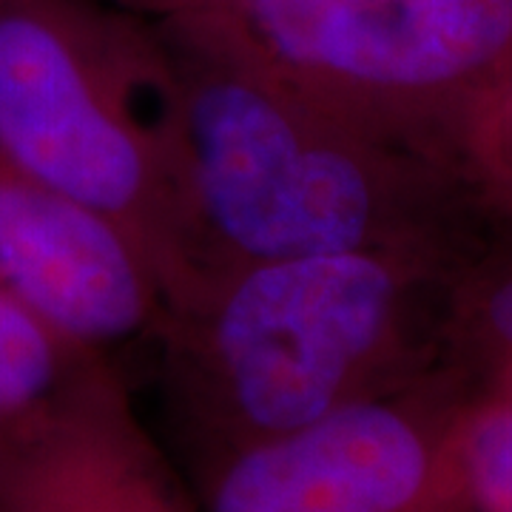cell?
<instances>
[{
  "label": "cell",
  "instance_id": "obj_11",
  "mask_svg": "<svg viewBox=\"0 0 512 512\" xmlns=\"http://www.w3.org/2000/svg\"><path fill=\"white\" fill-rule=\"evenodd\" d=\"M456 365L470 379L512 365V237L478 265L461 291Z\"/></svg>",
  "mask_w": 512,
  "mask_h": 512
},
{
  "label": "cell",
  "instance_id": "obj_12",
  "mask_svg": "<svg viewBox=\"0 0 512 512\" xmlns=\"http://www.w3.org/2000/svg\"><path fill=\"white\" fill-rule=\"evenodd\" d=\"M9 433H12V419H9V416H6V410L0 407V447L6 444Z\"/></svg>",
  "mask_w": 512,
  "mask_h": 512
},
{
  "label": "cell",
  "instance_id": "obj_13",
  "mask_svg": "<svg viewBox=\"0 0 512 512\" xmlns=\"http://www.w3.org/2000/svg\"><path fill=\"white\" fill-rule=\"evenodd\" d=\"M117 3H120V6H126V9H128V6H131L134 0H117Z\"/></svg>",
  "mask_w": 512,
  "mask_h": 512
},
{
  "label": "cell",
  "instance_id": "obj_6",
  "mask_svg": "<svg viewBox=\"0 0 512 512\" xmlns=\"http://www.w3.org/2000/svg\"><path fill=\"white\" fill-rule=\"evenodd\" d=\"M0 282L63 336L114 362L160 339L168 299L117 222L0 157Z\"/></svg>",
  "mask_w": 512,
  "mask_h": 512
},
{
  "label": "cell",
  "instance_id": "obj_8",
  "mask_svg": "<svg viewBox=\"0 0 512 512\" xmlns=\"http://www.w3.org/2000/svg\"><path fill=\"white\" fill-rule=\"evenodd\" d=\"M114 376L111 359L63 336L0 282V407L12 424L46 416Z\"/></svg>",
  "mask_w": 512,
  "mask_h": 512
},
{
  "label": "cell",
  "instance_id": "obj_3",
  "mask_svg": "<svg viewBox=\"0 0 512 512\" xmlns=\"http://www.w3.org/2000/svg\"><path fill=\"white\" fill-rule=\"evenodd\" d=\"M128 12L177 49L453 163L464 114L512 57V0H134Z\"/></svg>",
  "mask_w": 512,
  "mask_h": 512
},
{
  "label": "cell",
  "instance_id": "obj_7",
  "mask_svg": "<svg viewBox=\"0 0 512 512\" xmlns=\"http://www.w3.org/2000/svg\"><path fill=\"white\" fill-rule=\"evenodd\" d=\"M0 512H205L114 376L0 447Z\"/></svg>",
  "mask_w": 512,
  "mask_h": 512
},
{
  "label": "cell",
  "instance_id": "obj_1",
  "mask_svg": "<svg viewBox=\"0 0 512 512\" xmlns=\"http://www.w3.org/2000/svg\"><path fill=\"white\" fill-rule=\"evenodd\" d=\"M157 40L154 103L183 299L202 279L256 262L365 248L487 254L512 237L453 160Z\"/></svg>",
  "mask_w": 512,
  "mask_h": 512
},
{
  "label": "cell",
  "instance_id": "obj_9",
  "mask_svg": "<svg viewBox=\"0 0 512 512\" xmlns=\"http://www.w3.org/2000/svg\"><path fill=\"white\" fill-rule=\"evenodd\" d=\"M458 458L476 512H512V365L473 379L458 413Z\"/></svg>",
  "mask_w": 512,
  "mask_h": 512
},
{
  "label": "cell",
  "instance_id": "obj_10",
  "mask_svg": "<svg viewBox=\"0 0 512 512\" xmlns=\"http://www.w3.org/2000/svg\"><path fill=\"white\" fill-rule=\"evenodd\" d=\"M453 154L478 200L512 228V57L464 114Z\"/></svg>",
  "mask_w": 512,
  "mask_h": 512
},
{
  "label": "cell",
  "instance_id": "obj_2",
  "mask_svg": "<svg viewBox=\"0 0 512 512\" xmlns=\"http://www.w3.org/2000/svg\"><path fill=\"white\" fill-rule=\"evenodd\" d=\"M490 254L365 248L202 279L157 339L165 407L191 476L458 370L461 291Z\"/></svg>",
  "mask_w": 512,
  "mask_h": 512
},
{
  "label": "cell",
  "instance_id": "obj_5",
  "mask_svg": "<svg viewBox=\"0 0 512 512\" xmlns=\"http://www.w3.org/2000/svg\"><path fill=\"white\" fill-rule=\"evenodd\" d=\"M461 370L194 473L205 512H476L458 458Z\"/></svg>",
  "mask_w": 512,
  "mask_h": 512
},
{
  "label": "cell",
  "instance_id": "obj_4",
  "mask_svg": "<svg viewBox=\"0 0 512 512\" xmlns=\"http://www.w3.org/2000/svg\"><path fill=\"white\" fill-rule=\"evenodd\" d=\"M160 40L97 0H0V157L143 245L168 311L188 288L157 131Z\"/></svg>",
  "mask_w": 512,
  "mask_h": 512
}]
</instances>
